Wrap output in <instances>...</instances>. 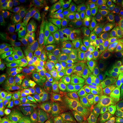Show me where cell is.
<instances>
[{
  "label": "cell",
  "mask_w": 123,
  "mask_h": 123,
  "mask_svg": "<svg viewBox=\"0 0 123 123\" xmlns=\"http://www.w3.org/2000/svg\"><path fill=\"white\" fill-rule=\"evenodd\" d=\"M104 53L100 64L98 86L95 99L98 115L101 116L109 115L111 99V75L115 52L112 49L111 41L105 39Z\"/></svg>",
  "instance_id": "cell-1"
},
{
  "label": "cell",
  "mask_w": 123,
  "mask_h": 123,
  "mask_svg": "<svg viewBox=\"0 0 123 123\" xmlns=\"http://www.w3.org/2000/svg\"><path fill=\"white\" fill-rule=\"evenodd\" d=\"M93 69L91 56L85 49L79 47L74 54L66 68L67 81L85 80L90 78Z\"/></svg>",
  "instance_id": "cell-2"
},
{
  "label": "cell",
  "mask_w": 123,
  "mask_h": 123,
  "mask_svg": "<svg viewBox=\"0 0 123 123\" xmlns=\"http://www.w3.org/2000/svg\"><path fill=\"white\" fill-rule=\"evenodd\" d=\"M56 61L50 69L47 76L44 80L45 96H51L64 88L66 80V64L58 55Z\"/></svg>",
  "instance_id": "cell-3"
},
{
  "label": "cell",
  "mask_w": 123,
  "mask_h": 123,
  "mask_svg": "<svg viewBox=\"0 0 123 123\" xmlns=\"http://www.w3.org/2000/svg\"><path fill=\"white\" fill-rule=\"evenodd\" d=\"M26 46L29 55L34 60L39 61L54 54L46 31L31 34Z\"/></svg>",
  "instance_id": "cell-4"
},
{
  "label": "cell",
  "mask_w": 123,
  "mask_h": 123,
  "mask_svg": "<svg viewBox=\"0 0 123 123\" xmlns=\"http://www.w3.org/2000/svg\"><path fill=\"white\" fill-rule=\"evenodd\" d=\"M123 90V76L120 62V53L115 52L111 75V99L108 113L110 116L115 114L117 103Z\"/></svg>",
  "instance_id": "cell-5"
},
{
  "label": "cell",
  "mask_w": 123,
  "mask_h": 123,
  "mask_svg": "<svg viewBox=\"0 0 123 123\" xmlns=\"http://www.w3.org/2000/svg\"><path fill=\"white\" fill-rule=\"evenodd\" d=\"M86 18L87 17L80 18L71 25L68 31L57 49V55L66 65L68 64L71 54L74 50L73 46L77 30L86 21Z\"/></svg>",
  "instance_id": "cell-6"
},
{
  "label": "cell",
  "mask_w": 123,
  "mask_h": 123,
  "mask_svg": "<svg viewBox=\"0 0 123 123\" xmlns=\"http://www.w3.org/2000/svg\"><path fill=\"white\" fill-rule=\"evenodd\" d=\"M98 115L96 105L92 99L88 100L78 110L66 117L64 123H92Z\"/></svg>",
  "instance_id": "cell-7"
},
{
  "label": "cell",
  "mask_w": 123,
  "mask_h": 123,
  "mask_svg": "<svg viewBox=\"0 0 123 123\" xmlns=\"http://www.w3.org/2000/svg\"><path fill=\"white\" fill-rule=\"evenodd\" d=\"M79 4L81 10L87 15V17L90 19L103 21L109 19L111 15V13L97 1L82 0Z\"/></svg>",
  "instance_id": "cell-8"
},
{
  "label": "cell",
  "mask_w": 123,
  "mask_h": 123,
  "mask_svg": "<svg viewBox=\"0 0 123 123\" xmlns=\"http://www.w3.org/2000/svg\"><path fill=\"white\" fill-rule=\"evenodd\" d=\"M44 99L53 104L55 108L61 114L67 117L73 112L71 105L69 93L64 88L56 94L51 96H45Z\"/></svg>",
  "instance_id": "cell-9"
},
{
  "label": "cell",
  "mask_w": 123,
  "mask_h": 123,
  "mask_svg": "<svg viewBox=\"0 0 123 123\" xmlns=\"http://www.w3.org/2000/svg\"><path fill=\"white\" fill-rule=\"evenodd\" d=\"M38 62L39 61L37 60L29 61L25 59L20 65L17 75L19 80L24 85L30 86L35 83L37 75Z\"/></svg>",
  "instance_id": "cell-10"
},
{
  "label": "cell",
  "mask_w": 123,
  "mask_h": 123,
  "mask_svg": "<svg viewBox=\"0 0 123 123\" xmlns=\"http://www.w3.org/2000/svg\"><path fill=\"white\" fill-rule=\"evenodd\" d=\"M3 33L10 46H18L28 41L30 34L18 26H6Z\"/></svg>",
  "instance_id": "cell-11"
},
{
  "label": "cell",
  "mask_w": 123,
  "mask_h": 123,
  "mask_svg": "<svg viewBox=\"0 0 123 123\" xmlns=\"http://www.w3.org/2000/svg\"><path fill=\"white\" fill-rule=\"evenodd\" d=\"M59 19V17L56 14L46 15L31 20L24 27L37 33H43L48 30Z\"/></svg>",
  "instance_id": "cell-12"
},
{
  "label": "cell",
  "mask_w": 123,
  "mask_h": 123,
  "mask_svg": "<svg viewBox=\"0 0 123 123\" xmlns=\"http://www.w3.org/2000/svg\"><path fill=\"white\" fill-rule=\"evenodd\" d=\"M81 43L98 54H100L103 52L105 45L97 25L83 40Z\"/></svg>",
  "instance_id": "cell-13"
},
{
  "label": "cell",
  "mask_w": 123,
  "mask_h": 123,
  "mask_svg": "<svg viewBox=\"0 0 123 123\" xmlns=\"http://www.w3.org/2000/svg\"><path fill=\"white\" fill-rule=\"evenodd\" d=\"M27 112L34 117H50L57 114L56 111L50 104H37L34 106H25Z\"/></svg>",
  "instance_id": "cell-14"
},
{
  "label": "cell",
  "mask_w": 123,
  "mask_h": 123,
  "mask_svg": "<svg viewBox=\"0 0 123 123\" xmlns=\"http://www.w3.org/2000/svg\"><path fill=\"white\" fill-rule=\"evenodd\" d=\"M33 14L31 1L23 0L15 20V25H19L24 26L30 22Z\"/></svg>",
  "instance_id": "cell-15"
},
{
  "label": "cell",
  "mask_w": 123,
  "mask_h": 123,
  "mask_svg": "<svg viewBox=\"0 0 123 123\" xmlns=\"http://www.w3.org/2000/svg\"><path fill=\"white\" fill-rule=\"evenodd\" d=\"M30 114L27 111L18 108H9L0 113V123H9L18 119L26 117Z\"/></svg>",
  "instance_id": "cell-16"
},
{
  "label": "cell",
  "mask_w": 123,
  "mask_h": 123,
  "mask_svg": "<svg viewBox=\"0 0 123 123\" xmlns=\"http://www.w3.org/2000/svg\"><path fill=\"white\" fill-rule=\"evenodd\" d=\"M22 2V0H17L14 5L4 13L1 14L0 22L1 26L4 27L6 26L14 25L15 20L16 19V17Z\"/></svg>",
  "instance_id": "cell-17"
},
{
  "label": "cell",
  "mask_w": 123,
  "mask_h": 123,
  "mask_svg": "<svg viewBox=\"0 0 123 123\" xmlns=\"http://www.w3.org/2000/svg\"><path fill=\"white\" fill-rule=\"evenodd\" d=\"M88 85L79 91H74L69 93V98L73 111L78 110L87 101Z\"/></svg>",
  "instance_id": "cell-18"
},
{
  "label": "cell",
  "mask_w": 123,
  "mask_h": 123,
  "mask_svg": "<svg viewBox=\"0 0 123 123\" xmlns=\"http://www.w3.org/2000/svg\"><path fill=\"white\" fill-rule=\"evenodd\" d=\"M10 46L6 40L4 33L0 35V58L2 63L12 64L15 56L12 51Z\"/></svg>",
  "instance_id": "cell-19"
},
{
  "label": "cell",
  "mask_w": 123,
  "mask_h": 123,
  "mask_svg": "<svg viewBox=\"0 0 123 123\" xmlns=\"http://www.w3.org/2000/svg\"><path fill=\"white\" fill-rule=\"evenodd\" d=\"M96 25V23L94 21L87 17L86 21L81 24V25L77 30L75 37L74 44L73 46L74 50L80 42H82L83 40L87 37V35Z\"/></svg>",
  "instance_id": "cell-20"
},
{
  "label": "cell",
  "mask_w": 123,
  "mask_h": 123,
  "mask_svg": "<svg viewBox=\"0 0 123 123\" xmlns=\"http://www.w3.org/2000/svg\"><path fill=\"white\" fill-rule=\"evenodd\" d=\"M41 94V86L34 83L29 87L27 95L24 96L25 106H34L38 104Z\"/></svg>",
  "instance_id": "cell-21"
},
{
  "label": "cell",
  "mask_w": 123,
  "mask_h": 123,
  "mask_svg": "<svg viewBox=\"0 0 123 123\" xmlns=\"http://www.w3.org/2000/svg\"><path fill=\"white\" fill-rule=\"evenodd\" d=\"M56 61V57L51 55L40 61V72L37 77L38 80L45 79L48 75L50 69L53 67Z\"/></svg>",
  "instance_id": "cell-22"
},
{
  "label": "cell",
  "mask_w": 123,
  "mask_h": 123,
  "mask_svg": "<svg viewBox=\"0 0 123 123\" xmlns=\"http://www.w3.org/2000/svg\"><path fill=\"white\" fill-rule=\"evenodd\" d=\"M68 24L64 19H59L48 30L46 31V34L51 41V43L56 39Z\"/></svg>",
  "instance_id": "cell-23"
},
{
  "label": "cell",
  "mask_w": 123,
  "mask_h": 123,
  "mask_svg": "<svg viewBox=\"0 0 123 123\" xmlns=\"http://www.w3.org/2000/svg\"><path fill=\"white\" fill-rule=\"evenodd\" d=\"M33 13L34 16H39L50 11V6L43 0H33L31 1Z\"/></svg>",
  "instance_id": "cell-24"
},
{
  "label": "cell",
  "mask_w": 123,
  "mask_h": 123,
  "mask_svg": "<svg viewBox=\"0 0 123 123\" xmlns=\"http://www.w3.org/2000/svg\"><path fill=\"white\" fill-rule=\"evenodd\" d=\"M88 86L86 79H79L73 81H67L65 84L64 89L68 93L74 91H79Z\"/></svg>",
  "instance_id": "cell-25"
},
{
  "label": "cell",
  "mask_w": 123,
  "mask_h": 123,
  "mask_svg": "<svg viewBox=\"0 0 123 123\" xmlns=\"http://www.w3.org/2000/svg\"><path fill=\"white\" fill-rule=\"evenodd\" d=\"M17 0H1L0 1V13L2 14L17 2Z\"/></svg>",
  "instance_id": "cell-26"
},
{
  "label": "cell",
  "mask_w": 123,
  "mask_h": 123,
  "mask_svg": "<svg viewBox=\"0 0 123 123\" xmlns=\"http://www.w3.org/2000/svg\"><path fill=\"white\" fill-rule=\"evenodd\" d=\"M97 2L100 4L103 7L108 10L111 13L112 12L116 11V7H115L114 3L112 1L103 0V1H97Z\"/></svg>",
  "instance_id": "cell-27"
},
{
  "label": "cell",
  "mask_w": 123,
  "mask_h": 123,
  "mask_svg": "<svg viewBox=\"0 0 123 123\" xmlns=\"http://www.w3.org/2000/svg\"><path fill=\"white\" fill-rule=\"evenodd\" d=\"M45 2L50 6L54 7L63 6H65L67 3V1H64V0H46Z\"/></svg>",
  "instance_id": "cell-28"
},
{
  "label": "cell",
  "mask_w": 123,
  "mask_h": 123,
  "mask_svg": "<svg viewBox=\"0 0 123 123\" xmlns=\"http://www.w3.org/2000/svg\"><path fill=\"white\" fill-rule=\"evenodd\" d=\"M111 117L112 116L110 115L107 116H101L98 115L92 123H108L111 120Z\"/></svg>",
  "instance_id": "cell-29"
},
{
  "label": "cell",
  "mask_w": 123,
  "mask_h": 123,
  "mask_svg": "<svg viewBox=\"0 0 123 123\" xmlns=\"http://www.w3.org/2000/svg\"><path fill=\"white\" fill-rule=\"evenodd\" d=\"M122 112H123V90L118 100L116 110H115V113Z\"/></svg>",
  "instance_id": "cell-30"
},
{
  "label": "cell",
  "mask_w": 123,
  "mask_h": 123,
  "mask_svg": "<svg viewBox=\"0 0 123 123\" xmlns=\"http://www.w3.org/2000/svg\"><path fill=\"white\" fill-rule=\"evenodd\" d=\"M33 123H54V122L51 117L37 118L33 117Z\"/></svg>",
  "instance_id": "cell-31"
},
{
  "label": "cell",
  "mask_w": 123,
  "mask_h": 123,
  "mask_svg": "<svg viewBox=\"0 0 123 123\" xmlns=\"http://www.w3.org/2000/svg\"><path fill=\"white\" fill-rule=\"evenodd\" d=\"M9 123H33V117L18 119Z\"/></svg>",
  "instance_id": "cell-32"
},
{
  "label": "cell",
  "mask_w": 123,
  "mask_h": 123,
  "mask_svg": "<svg viewBox=\"0 0 123 123\" xmlns=\"http://www.w3.org/2000/svg\"><path fill=\"white\" fill-rule=\"evenodd\" d=\"M112 121L113 123H123V112L115 113Z\"/></svg>",
  "instance_id": "cell-33"
},
{
  "label": "cell",
  "mask_w": 123,
  "mask_h": 123,
  "mask_svg": "<svg viewBox=\"0 0 123 123\" xmlns=\"http://www.w3.org/2000/svg\"><path fill=\"white\" fill-rule=\"evenodd\" d=\"M120 62L121 73L123 76V53H120Z\"/></svg>",
  "instance_id": "cell-34"
},
{
  "label": "cell",
  "mask_w": 123,
  "mask_h": 123,
  "mask_svg": "<svg viewBox=\"0 0 123 123\" xmlns=\"http://www.w3.org/2000/svg\"><path fill=\"white\" fill-rule=\"evenodd\" d=\"M121 50H122L123 53V46H122V47H121Z\"/></svg>",
  "instance_id": "cell-35"
},
{
  "label": "cell",
  "mask_w": 123,
  "mask_h": 123,
  "mask_svg": "<svg viewBox=\"0 0 123 123\" xmlns=\"http://www.w3.org/2000/svg\"><path fill=\"white\" fill-rule=\"evenodd\" d=\"M108 123H111V120H110V121H109V122H108Z\"/></svg>",
  "instance_id": "cell-36"
},
{
  "label": "cell",
  "mask_w": 123,
  "mask_h": 123,
  "mask_svg": "<svg viewBox=\"0 0 123 123\" xmlns=\"http://www.w3.org/2000/svg\"></svg>",
  "instance_id": "cell-37"
}]
</instances>
